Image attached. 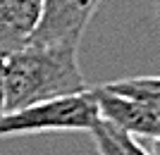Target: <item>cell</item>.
<instances>
[{
    "label": "cell",
    "instance_id": "1",
    "mask_svg": "<svg viewBox=\"0 0 160 155\" xmlns=\"http://www.w3.org/2000/svg\"><path fill=\"white\" fill-rule=\"evenodd\" d=\"M79 43H27L2 57L5 112L88 91L77 62Z\"/></svg>",
    "mask_w": 160,
    "mask_h": 155
},
{
    "label": "cell",
    "instance_id": "2",
    "mask_svg": "<svg viewBox=\"0 0 160 155\" xmlns=\"http://www.w3.org/2000/svg\"><path fill=\"white\" fill-rule=\"evenodd\" d=\"M98 119V103L93 88H88L77 95L43 100L14 112H5L0 117V138L41 131H91Z\"/></svg>",
    "mask_w": 160,
    "mask_h": 155
},
{
    "label": "cell",
    "instance_id": "3",
    "mask_svg": "<svg viewBox=\"0 0 160 155\" xmlns=\"http://www.w3.org/2000/svg\"><path fill=\"white\" fill-rule=\"evenodd\" d=\"M103 0H43V14L29 43H79Z\"/></svg>",
    "mask_w": 160,
    "mask_h": 155
},
{
    "label": "cell",
    "instance_id": "4",
    "mask_svg": "<svg viewBox=\"0 0 160 155\" xmlns=\"http://www.w3.org/2000/svg\"><path fill=\"white\" fill-rule=\"evenodd\" d=\"M93 95L98 103L100 119L110 122L112 127L127 131L134 138L136 136H148V138L160 136V115L143 100L110 93L103 86L93 88Z\"/></svg>",
    "mask_w": 160,
    "mask_h": 155
},
{
    "label": "cell",
    "instance_id": "5",
    "mask_svg": "<svg viewBox=\"0 0 160 155\" xmlns=\"http://www.w3.org/2000/svg\"><path fill=\"white\" fill-rule=\"evenodd\" d=\"M43 14V0H0V57L29 43Z\"/></svg>",
    "mask_w": 160,
    "mask_h": 155
},
{
    "label": "cell",
    "instance_id": "6",
    "mask_svg": "<svg viewBox=\"0 0 160 155\" xmlns=\"http://www.w3.org/2000/svg\"><path fill=\"white\" fill-rule=\"evenodd\" d=\"M91 136H93L98 155H148L146 148L134 136H129L127 131L112 127L105 119L96 122V127L91 129Z\"/></svg>",
    "mask_w": 160,
    "mask_h": 155
},
{
    "label": "cell",
    "instance_id": "7",
    "mask_svg": "<svg viewBox=\"0 0 160 155\" xmlns=\"http://www.w3.org/2000/svg\"><path fill=\"white\" fill-rule=\"evenodd\" d=\"M103 88L117 95L143 100L160 115V76H132V79H120V81H112V84H105Z\"/></svg>",
    "mask_w": 160,
    "mask_h": 155
},
{
    "label": "cell",
    "instance_id": "8",
    "mask_svg": "<svg viewBox=\"0 0 160 155\" xmlns=\"http://www.w3.org/2000/svg\"><path fill=\"white\" fill-rule=\"evenodd\" d=\"M5 115V88H2V57H0V117Z\"/></svg>",
    "mask_w": 160,
    "mask_h": 155
},
{
    "label": "cell",
    "instance_id": "9",
    "mask_svg": "<svg viewBox=\"0 0 160 155\" xmlns=\"http://www.w3.org/2000/svg\"><path fill=\"white\" fill-rule=\"evenodd\" d=\"M148 155H160V136L151 138V153Z\"/></svg>",
    "mask_w": 160,
    "mask_h": 155
},
{
    "label": "cell",
    "instance_id": "10",
    "mask_svg": "<svg viewBox=\"0 0 160 155\" xmlns=\"http://www.w3.org/2000/svg\"><path fill=\"white\" fill-rule=\"evenodd\" d=\"M155 19L160 22V0H155Z\"/></svg>",
    "mask_w": 160,
    "mask_h": 155
}]
</instances>
